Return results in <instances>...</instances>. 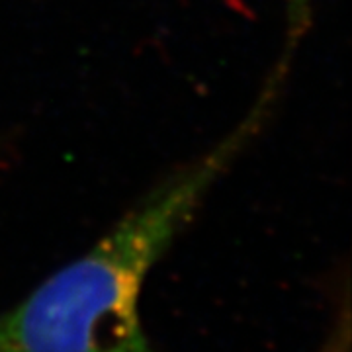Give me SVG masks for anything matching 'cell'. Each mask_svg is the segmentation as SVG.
Wrapping results in <instances>:
<instances>
[{
    "mask_svg": "<svg viewBox=\"0 0 352 352\" xmlns=\"http://www.w3.org/2000/svg\"><path fill=\"white\" fill-rule=\"evenodd\" d=\"M282 76L274 69L251 112L214 151L164 180L85 254L0 311V352H161L141 315L149 274L258 133Z\"/></svg>",
    "mask_w": 352,
    "mask_h": 352,
    "instance_id": "obj_1",
    "label": "cell"
}]
</instances>
